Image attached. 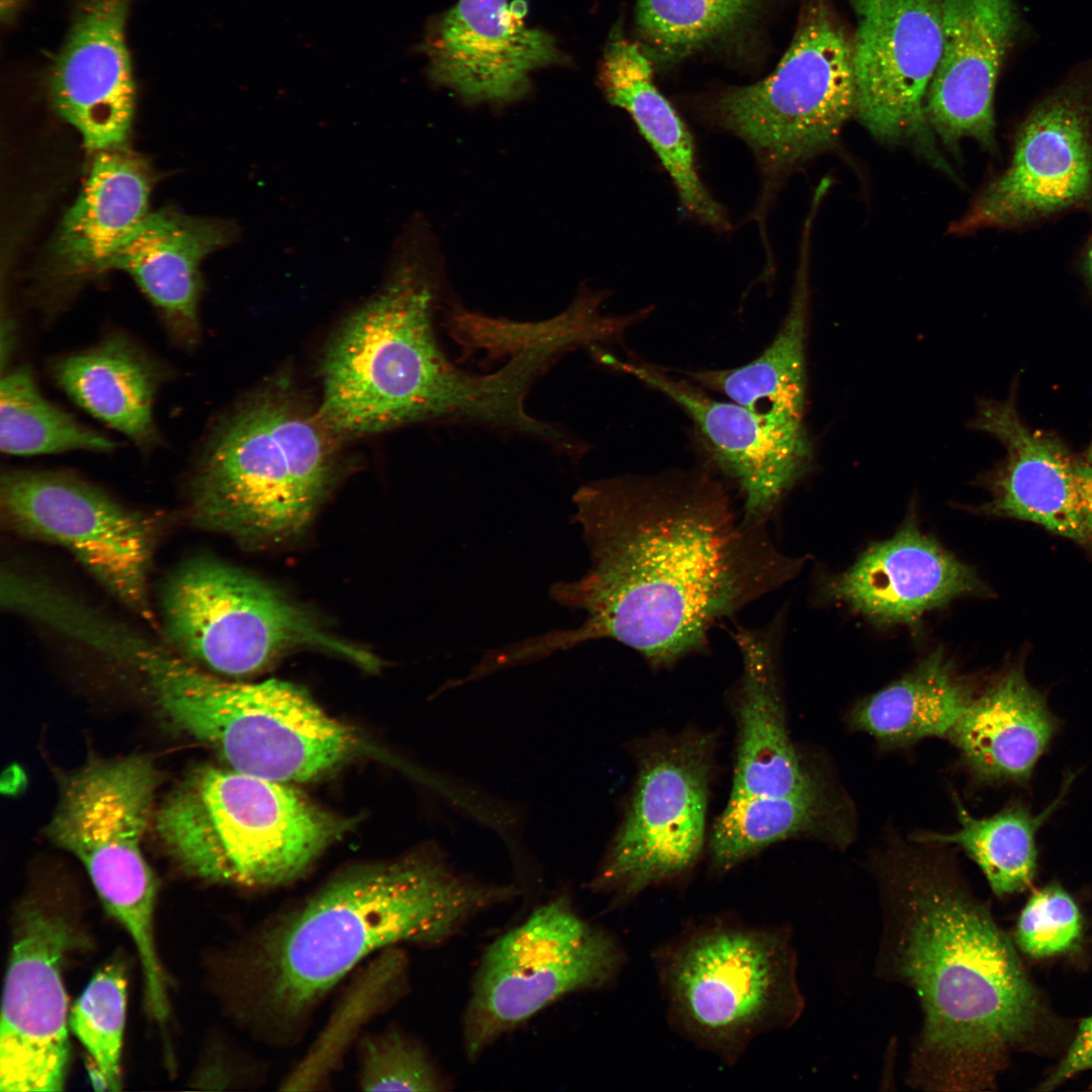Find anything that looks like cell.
Wrapping results in <instances>:
<instances>
[{
	"mask_svg": "<svg viewBox=\"0 0 1092 1092\" xmlns=\"http://www.w3.org/2000/svg\"><path fill=\"white\" fill-rule=\"evenodd\" d=\"M518 896L517 886L477 881L437 851L342 874L251 930L235 963L239 1017L254 1038L292 1045L370 956L442 945Z\"/></svg>",
	"mask_w": 1092,
	"mask_h": 1092,
	"instance_id": "cell-3",
	"label": "cell"
},
{
	"mask_svg": "<svg viewBox=\"0 0 1092 1092\" xmlns=\"http://www.w3.org/2000/svg\"><path fill=\"white\" fill-rule=\"evenodd\" d=\"M410 989V962L402 946L376 953L357 971L303 1057L279 1084L283 1091L323 1090L364 1027Z\"/></svg>",
	"mask_w": 1092,
	"mask_h": 1092,
	"instance_id": "cell-33",
	"label": "cell"
},
{
	"mask_svg": "<svg viewBox=\"0 0 1092 1092\" xmlns=\"http://www.w3.org/2000/svg\"><path fill=\"white\" fill-rule=\"evenodd\" d=\"M855 109L852 36L827 0H806L774 72L724 91L708 115L751 148L768 192L771 182L832 148Z\"/></svg>",
	"mask_w": 1092,
	"mask_h": 1092,
	"instance_id": "cell-9",
	"label": "cell"
},
{
	"mask_svg": "<svg viewBox=\"0 0 1092 1092\" xmlns=\"http://www.w3.org/2000/svg\"><path fill=\"white\" fill-rule=\"evenodd\" d=\"M604 363L667 396L691 419L718 467L737 485L742 516L766 527L789 490L810 468L813 447L804 420L759 414L719 400L691 380L654 365L602 355Z\"/></svg>",
	"mask_w": 1092,
	"mask_h": 1092,
	"instance_id": "cell-18",
	"label": "cell"
},
{
	"mask_svg": "<svg viewBox=\"0 0 1092 1092\" xmlns=\"http://www.w3.org/2000/svg\"><path fill=\"white\" fill-rule=\"evenodd\" d=\"M979 590L971 568L914 526L873 545L829 587L832 597L855 612L889 624H912Z\"/></svg>",
	"mask_w": 1092,
	"mask_h": 1092,
	"instance_id": "cell-24",
	"label": "cell"
},
{
	"mask_svg": "<svg viewBox=\"0 0 1092 1092\" xmlns=\"http://www.w3.org/2000/svg\"><path fill=\"white\" fill-rule=\"evenodd\" d=\"M151 177L145 162L121 147L97 152L88 178L54 243L63 274L105 271L122 241L148 215Z\"/></svg>",
	"mask_w": 1092,
	"mask_h": 1092,
	"instance_id": "cell-28",
	"label": "cell"
},
{
	"mask_svg": "<svg viewBox=\"0 0 1092 1092\" xmlns=\"http://www.w3.org/2000/svg\"><path fill=\"white\" fill-rule=\"evenodd\" d=\"M970 427L994 437L1005 450L990 477L988 512L1092 545V463L1027 426L1013 397L980 400Z\"/></svg>",
	"mask_w": 1092,
	"mask_h": 1092,
	"instance_id": "cell-19",
	"label": "cell"
},
{
	"mask_svg": "<svg viewBox=\"0 0 1092 1092\" xmlns=\"http://www.w3.org/2000/svg\"><path fill=\"white\" fill-rule=\"evenodd\" d=\"M846 1L855 18V115L875 138L910 143L950 173L925 109L942 46V0Z\"/></svg>",
	"mask_w": 1092,
	"mask_h": 1092,
	"instance_id": "cell-16",
	"label": "cell"
},
{
	"mask_svg": "<svg viewBox=\"0 0 1092 1092\" xmlns=\"http://www.w3.org/2000/svg\"><path fill=\"white\" fill-rule=\"evenodd\" d=\"M712 743L704 735L672 738L648 747L624 820L589 889L610 907L644 890L672 884L697 864L705 835Z\"/></svg>",
	"mask_w": 1092,
	"mask_h": 1092,
	"instance_id": "cell-13",
	"label": "cell"
},
{
	"mask_svg": "<svg viewBox=\"0 0 1092 1092\" xmlns=\"http://www.w3.org/2000/svg\"><path fill=\"white\" fill-rule=\"evenodd\" d=\"M57 384L87 413L148 450L158 440L153 407L165 371L146 351L119 334L59 358Z\"/></svg>",
	"mask_w": 1092,
	"mask_h": 1092,
	"instance_id": "cell-29",
	"label": "cell"
},
{
	"mask_svg": "<svg viewBox=\"0 0 1092 1092\" xmlns=\"http://www.w3.org/2000/svg\"><path fill=\"white\" fill-rule=\"evenodd\" d=\"M728 631L742 660L730 797L785 796L821 788L803 766L786 726L778 670L781 616L759 628L734 623Z\"/></svg>",
	"mask_w": 1092,
	"mask_h": 1092,
	"instance_id": "cell-23",
	"label": "cell"
},
{
	"mask_svg": "<svg viewBox=\"0 0 1092 1092\" xmlns=\"http://www.w3.org/2000/svg\"><path fill=\"white\" fill-rule=\"evenodd\" d=\"M590 564L550 597L581 624L509 644L518 665L611 639L655 669L710 649V633L790 579L766 527L747 523L727 488L702 469L622 475L581 485L572 498Z\"/></svg>",
	"mask_w": 1092,
	"mask_h": 1092,
	"instance_id": "cell-1",
	"label": "cell"
},
{
	"mask_svg": "<svg viewBox=\"0 0 1092 1092\" xmlns=\"http://www.w3.org/2000/svg\"><path fill=\"white\" fill-rule=\"evenodd\" d=\"M1092 1069V1016L1081 1021L1076 1036L1066 1056L1054 1073L1040 1085V1090H1052L1072 1076Z\"/></svg>",
	"mask_w": 1092,
	"mask_h": 1092,
	"instance_id": "cell-40",
	"label": "cell"
},
{
	"mask_svg": "<svg viewBox=\"0 0 1092 1092\" xmlns=\"http://www.w3.org/2000/svg\"><path fill=\"white\" fill-rule=\"evenodd\" d=\"M126 1013V979L119 964L99 970L69 1015V1027L100 1073L105 1090L121 1089V1052Z\"/></svg>",
	"mask_w": 1092,
	"mask_h": 1092,
	"instance_id": "cell-37",
	"label": "cell"
},
{
	"mask_svg": "<svg viewBox=\"0 0 1092 1092\" xmlns=\"http://www.w3.org/2000/svg\"><path fill=\"white\" fill-rule=\"evenodd\" d=\"M1058 727L1043 695L1011 668L974 694L947 736L979 781L1022 785Z\"/></svg>",
	"mask_w": 1092,
	"mask_h": 1092,
	"instance_id": "cell-26",
	"label": "cell"
},
{
	"mask_svg": "<svg viewBox=\"0 0 1092 1092\" xmlns=\"http://www.w3.org/2000/svg\"><path fill=\"white\" fill-rule=\"evenodd\" d=\"M0 504L9 529L68 550L112 596L153 623L149 575L158 538L153 518L59 471L3 474Z\"/></svg>",
	"mask_w": 1092,
	"mask_h": 1092,
	"instance_id": "cell-15",
	"label": "cell"
},
{
	"mask_svg": "<svg viewBox=\"0 0 1092 1092\" xmlns=\"http://www.w3.org/2000/svg\"><path fill=\"white\" fill-rule=\"evenodd\" d=\"M115 662L138 676L167 720L237 771L304 782L366 748L355 730L290 682L221 679L138 631L121 640Z\"/></svg>",
	"mask_w": 1092,
	"mask_h": 1092,
	"instance_id": "cell-5",
	"label": "cell"
},
{
	"mask_svg": "<svg viewBox=\"0 0 1092 1092\" xmlns=\"http://www.w3.org/2000/svg\"><path fill=\"white\" fill-rule=\"evenodd\" d=\"M75 938L67 920L47 910L28 908L19 917L2 996V1092L64 1089L70 1044L63 967Z\"/></svg>",
	"mask_w": 1092,
	"mask_h": 1092,
	"instance_id": "cell-17",
	"label": "cell"
},
{
	"mask_svg": "<svg viewBox=\"0 0 1092 1092\" xmlns=\"http://www.w3.org/2000/svg\"><path fill=\"white\" fill-rule=\"evenodd\" d=\"M975 692L939 652L914 670L858 702L849 724L887 748L947 736Z\"/></svg>",
	"mask_w": 1092,
	"mask_h": 1092,
	"instance_id": "cell-32",
	"label": "cell"
},
{
	"mask_svg": "<svg viewBox=\"0 0 1092 1092\" xmlns=\"http://www.w3.org/2000/svg\"><path fill=\"white\" fill-rule=\"evenodd\" d=\"M159 780L145 756L90 761L64 779L48 825L51 840L82 862L106 911L132 939L151 998L166 993L155 942L157 883L142 847Z\"/></svg>",
	"mask_w": 1092,
	"mask_h": 1092,
	"instance_id": "cell-10",
	"label": "cell"
},
{
	"mask_svg": "<svg viewBox=\"0 0 1092 1092\" xmlns=\"http://www.w3.org/2000/svg\"><path fill=\"white\" fill-rule=\"evenodd\" d=\"M1092 209V65L1039 98L1017 124L1010 158L983 187L953 234L1021 229Z\"/></svg>",
	"mask_w": 1092,
	"mask_h": 1092,
	"instance_id": "cell-14",
	"label": "cell"
},
{
	"mask_svg": "<svg viewBox=\"0 0 1092 1092\" xmlns=\"http://www.w3.org/2000/svg\"><path fill=\"white\" fill-rule=\"evenodd\" d=\"M237 236V226L226 220L169 209L149 212L115 250L105 271L127 273L171 331L189 342L198 327L200 263Z\"/></svg>",
	"mask_w": 1092,
	"mask_h": 1092,
	"instance_id": "cell-25",
	"label": "cell"
},
{
	"mask_svg": "<svg viewBox=\"0 0 1092 1092\" xmlns=\"http://www.w3.org/2000/svg\"><path fill=\"white\" fill-rule=\"evenodd\" d=\"M813 217L809 213L805 220L790 306L775 338L752 361L729 369L689 371L686 375L691 381L759 414L804 420L809 239Z\"/></svg>",
	"mask_w": 1092,
	"mask_h": 1092,
	"instance_id": "cell-30",
	"label": "cell"
},
{
	"mask_svg": "<svg viewBox=\"0 0 1092 1092\" xmlns=\"http://www.w3.org/2000/svg\"><path fill=\"white\" fill-rule=\"evenodd\" d=\"M1086 459H1087V460H1088V461H1089L1090 463H1092V443H1091V445H1090V446H1089V448H1088V451H1087V454H1086Z\"/></svg>",
	"mask_w": 1092,
	"mask_h": 1092,
	"instance_id": "cell-42",
	"label": "cell"
},
{
	"mask_svg": "<svg viewBox=\"0 0 1092 1092\" xmlns=\"http://www.w3.org/2000/svg\"><path fill=\"white\" fill-rule=\"evenodd\" d=\"M131 0H85L50 71L59 114L89 151L121 147L130 129L135 83L126 40Z\"/></svg>",
	"mask_w": 1092,
	"mask_h": 1092,
	"instance_id": "cell-22",
	"label": "cell"
},
{
	"mask_svg": "<svg viewBox=\"0 0 1092 1092\" xmlns=\"http://www.w3.org/2000/svg\"><path fill=\"white\" fill-rule=\"evenodd\" d=\"M116 443L49 401L30 370L17 367L0 382V449L31 456L73 450L109 452Z\"/></svg>",
	"mask_w": 1092,
	"mask_h": 1092,
	"instance_id": "cell-35",
	"label": "cell"
},
{
	"mask_svg": "<svg viewBox=\"0 0 1092 1092\" xmlns=\"http://www.w3.org/2000/svg\"><path fill=\"white\" fill-rule=\"evenodd\" d=\"M1079 264L1087 283L1092 289V231L1081 250Z\"/></svg>",
	"mask_w": 1092,
	"mask_h": 1092,
	"instance_id": "cell-41",
	"label": "cell"
},
{
	"mask_svg": "<svg viewBox=\"0 0 1092 1092\" xmlns=\"http://www.w3.org/2000/svg\"><path fill=\"white\" fill-rule=\"evenodd\" d=\"M518 8L509 0H458L426 39L431 79L467 102L525 95L531 75L564 56L549 33L524 23Z\"/></svg>",
	"mask_w": 1092,
	"mask_h": 1092,
	"instance_id": "cell-20",
	"label": "cell"
},
{
	"mask_svg": "<svg viewBox=\"0 0 1092 1092\" xmlns=\"http://www.w3.org/2000/svg\"><path fill=\"white\" fill-rule=\"evenodd\" d=\"M1064 792L1037 815L1019 802L986 818L972 816L958 803L960 827L947 833L916 836L918 842L952 844L982 870L993 892L1004 896L1026 889L1035 874V834L1063 799Z\"/></svg>",
	"mask_w": 1092,
	"mask_h": 1092,
	"instance_id": "cell-34",
	"label": "cell"
},
{
	"mask_svg": "<svg viewBox=\"0 0 1092 1092\" xmlns=\"http://www.w3.org/2000/svg\"><path fill=\"white\" fill-rule=\"evenodd\" d=\"M155 825L189 874L246 889L298 879L349 827L286 783L212 765L175 787Z\"/></svg>",
	"mask_w": 1092,
	"mask_h": 1092,
	"instance_id": "cell-7",
	"label": "cell"
},
{
	"mask_svg": "<svg viewBox=\"0 0 1092 1092\" xmlns=\"http://www.w3.org/2000/svg\"><path fill=\"white\" fill-rule=\"evenodd\" d=\"M160 607L168 646L209 671L250 674L301 647L342 655L369 670L379 665L280 592L213 558H191L176 568Z\"/></svg>",
	"mask_w": 1092,
	"mask_h": 1092,
	"instance_id": "cell-11",
	"label": "cell"
},
{
	"mask_svg": "<svg viewBox=\"0 0 1092 1092\" xmlns=\"http://www.w3.org/2000/svg\"><path fill=\"white\" fill-rule=\"evenodd\" d=\"M809 835L843 845L851 826L842 805L824 791L729 797L710 843L711 866L724 874L772 843Z\"/></svg>",
	"mask_w": 1092,
	"mask_h": 1092,
	"instance_id": "cell-31",
	"label": "cell"
},
{
	"mask_svg": "<svg viewBox=\"0 0 1092 1092\" xmlns=\"http://www.w3.org/2000/svg\"><path fill=\"white\" fill-rule=\"evenodd\" d=\"M765 0H637L644 53L673 62L728 37L752 20Z\"/></svg>",
	"mask_w": 1092,
	"mask_h": 1092,
	"instance_id": "cell-36",
	"label": "cell"
},
{
	"mask_svg": "<svg viewBox=\"0 0 1092 1092\" xmlns=\"http://www.w3.org/2000/svg\"><path fill=\"white\" fill-rule=\"evenodd\" d=\"M652 961L669 1026L725 1065L758 1035L793 1025L804 998L792 931L713 915L687 923Z\"/></svg>",
	"mask_w": 1092,
	"mask_h": 1092,
	"instance_id": "cell-8",
	"label": "cell"
},
{
	"mask_svg": "<svg viewBox=\"0 0 1092 1092\" xmlns=\"http://www.w3.org/2000/svg\"><path fill=\"white\" fill-rule=\"evenodd\" d=\"M438 270L429 253L411 251L384 287L357 308L323 362L321 422L338 435H365L424 421L484 424L537 435L525 410L540 376L529 357L477 375L454 364L434 329Z\"/></svg>",
	"mask_w": 1092,
	"mask_h": 1092,
	"instance_id": "cell-4",
	"label": "cell"
},
{
	"mask_svg": "<svg viewBox=\"0 0 1092 1092\" xmlns=\"http://www.w3.org/2000/svg\"><path fill=\"white\" fill-rule=\"evenodd\" d=\"M1020 29L1012 0H942V46L925 109L952 152L969 138L996 153L995 89Z\"/></svg>",
	"mask_w": 1092,
	"mask_h": 1092,
	"instance_id": "cell-21",
	"label": "cell"
},
{
	"mask_svg": "<svg viewBox=\"0 0 1092 1092\" xmlns=\"http://www.w3.org/2000/svg\"><path fill=\"white\" fill-rule=\"evenodd\" d=\"M1082 932L1079 909L1057 885L1035 892L1019 917L1016 941L1025 953L1045 958L1075 947Z\"/></svg>",
	"mask_w": 1092,
	"mask_h": 1092,
	"instance_id": "cell-39",
	"label": "cell"
},
{
	"mask_svg": "<svg viewBox=\"0 0 1092 1092\" xmlns=\"http://www.w3.org/2000/svg\"><path fill=\"white\" fill-rule=\"evenodd\" d=\"M331 435L283 389L253 396L203 449L191 485L193 523L249 545L297 536L332 483Z\"/></svg>",
	"mask_w": 1092,
	"mask_h": 1092,
	"instance_id": "cell-6",
	"label": "cell"
},
{
	"mask_svg": "<svg viewBox=\"0 0 1092 1092\" xmlns=\"http://www.w3.org/2000/svg\"><path fill=\"white\" fill-rule=\"evenodd\" d=\"M877 874L883 966L913 987L923 1011L910 1082L939 1091L992 1087L1043 1015L1012 943L945 858L897 845Z\"/></svg>",
	"mask_w": 1092,
	"mask_h": 1092,
	"instance_id": "cell-2",
	"label": "cell"
},
{
	"mask_svg": "<svg viewBox=\"0 0 1092 1092\" xmlns=\"http://www.w3.org/2000/svg\"><path fill=\"white\" fill-rule=\"evenodd\" d=\"M625 964L618 939L583 918L569 897L539 905L479 961L462 1016L467 1060L557 1000L613 987Z\"/></svg>",
	"mask_w": 1092,
	"mask_h": 1092,
	"instance_id": "cell-12",
	"label": "cell"
},
{
	"mask_svg": "<svg viewBox=\"0 0 1092 1092\" xmlns=\"http://www.w3.org/2000/svg\"><path fill=\"white\" fill-rule=\"evenodd\" d=\"M362 1091H446L451 1083L430 1053L399 1027L365 1033L357 1042Z\"/></svg>",
	"mask_w": 1092,
	"mask_h": 1092,
	"instance_id": "cell-38",
	"label": "cell"
},
{
	"mask_svg": "<svg viewBox=\"0 0 1092 1092\" xmlns=\"http://www.w3.org/2000/svg\"><path fill=\"white\" fill-rule=\"evenodd\" d=\"M647 55L622 32H611L600 79L608 100L624 109L657 155L672 180L681 208L704 224L726 230L722 206L699 176L693 136L653 82Z\"/></svg>",
	"mask_w": 1092,
	"mask_h": 1092,
	"instance_id": "cell-27",
	"label": "cell"
}]
</instances>
